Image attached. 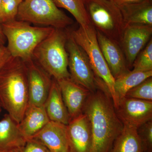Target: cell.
Returning <instances> with one entry per match:
<instances>
[{"label": "cell", "instance_id": "obj_13", "mask_svg": "<svg viewBox=\"0 0 152 152\" xmlns=\"http://www.w3.org/2000/svg\"><path fill=\"white\" fill-rule=\"evenodd\" d=\"M57 82L71 119L83 113L85 103L91 92L76 83L70 78Z\"/></svg>", "mask_w": 152, "mask_h": 152}, {"label": "cell", "instance_id": "obj_34", "mask_svg": "<svg viewBox=\"0 0 152 152\" xmlns=\"http://www.w3.org/2000/svg\"><path fill=\"white\" fill-rule=\"evenodd\" d=\"M111 1H113V0H111Z\"/></svg>", "mask_w": 152, "mask_h": 152}, {"label": "cell", "instance_id": "obj_1", "mask_svg": "<svg viewBox=\"0 0 152 152\" xmlns=\"http://www.w3.org/2000/svg\"><path fill=\"white\" fill-rule=\"evenodd\" d=\"M83 113L89 120L91 129L90 152H109L122 131L124 124L117 116L111 97L103 82L96 91L90 94Z\"/></svg>", "mask_w": 152, "mask_h": 152}, {"label": "cell", "instance_id": "obj_28", "mask_svg": "<svg viewBox=\"0 0 152 152\" xmlns=\"http://www.w3.org/2000/svg\"><path fill=\"white\" fill-rule=\"evenodd\" d=\"M8 49L5 46H0V69L12 58Z\"/></svg>", "mask_w": 152, "mask_h": 152}, {"label": "cell", "instance_id": "obj_31", "mask_svg": "<svg viewBox=\"0 0 152 152\" xmlns=\"http://www.w3.org/2000/svg\"><path fill=\"white\" fill-rule=\"evenodd\" d=\"M0 152H8L7 151H2V150H0Z\"/></svg>", "mask_w": 152, "mask_h": 152}, {"label": "cell", "instance_id": "obj_14", "mask_svg": "<svg viewBox=\"0 0 152 152\" xmlns=\"http://www.w3.org/2000/svg\"><path fill=\"white\" fill-rule=\"evenodd\" d=\"M96 35L99 46L114 79L130 71L120 44L98 31Z\"/></svg>", "mask_w": 152, "mask_h": 152}, {"label": "cell", "instance_id": "obj_30", "mask_svg": "<svg viewBox=\"0 0 152 152\" xmlns=\"http://www.w3.org/2000/svg\"><path fill=\"white\" fill-rule=\"evenodd\" d=\"M7 39L4 33H3L1 24L0 23V46H4Z\"/></svg>", "mask_w": 152, "mask_h": 152}, {"label": "cell", "instance_id": "obj_29", "mask_svg": "<svg viewBox=\"0 0 152 152\" xmlns=\"http://www.w3.org/2000/svg\"><path fill=\"white\" fill-rule=\"evenodd\" d=\"M144 1L145 0H113L112 1L118 6H120L140 3Z\"/></svg>", "mask_w": 152, "mask_h": 152}, {"label": "cell", "instance_id": "obj_6", "mask_svg": "<svg viewBox=\"0 0 152 152\" xmlns=\"http://www.w3.org/2000/svg\"><path fill=\"white\" fill-rule=\"evenodd\" d=\"M86 6L96 31L120 45L126 26L118 6L111 0H86Z\"/></svg>", "mask_w": 152, "mask_h": 152}, {"label": "cell", "instance_id": "obj_2", "mask_svg": "<svg viewBox=\"0 0 152 152\" xmlns=\"http://www.w3.org/2000/svg\"><path fill=\"white\" fill-rule=\"evenodd\" d=\"M28 104L26 63L12 57L0 69V104L18 124Z\"/></svg>", "mask_w": 152, "mask_h": 152}, {"label": "cell", "instance_id": "obj_21", "mask_svg": "<svg viewBox=\"0 0 152 152\" xmlns=\"http://www.w3.org/2000/svg\"><path fill=\"white\" fill-rule=\"evenodd\" d=\"M152 77V71L138 72L129 71L115 79L114 89L118 100L124 97L131 89Z\"/></svg>", "mask_w": 152, "mask_h": 152}, {"label": "cell", "instance_id": "obj_16", "mask_svg": "<svg viewBox=\"0 0 152 152\" xmlns=\"http://www.w3.org/2000/svg\"><path fill=\"white\" fill-rule=\"evenodd\" d=\"M44 107L50 121L66 125L70 121V116L64 102L59 86L54 78Z\"/></svg>", "mask_w": 152, "mask_h": 152}, {"label": "cell", "instance_id": "obj_19", "mask_svg": "<svg viewBox=\"0 0 152 152\" xmlns=\"http://www.w3.org/2000/svg\"><path fill=\"white\" fill-rule=\"evenodd\" d=\"M118 7L126 27L131 25L152 26V0Z\"/></svg>", "mask_w": 152, "mask_h": 152}, {"label": "cell", "instance_id": "obj_5", "mask_svg": "<svg viewBox=\"0 0 152 152\" xmlns=\"http://www.w3.org/2000/svg\"><path fill=\"white\" fill-rule=\"evenodd\" d=\"M69 32L74 40L86 53L95 75L107 86L115 108L119 101L114 89L115 79L99 46L96 30L91 23L87 27L80 26L77 29Z\"/></svg>", "mask_w": 152, "mask_h": 152}, {"label": "cell", "instance_id": "obj_18", "mask_svg": "<svg viewBox=\"0 0 152 152\" xmlns=\"http://www.w3.org/2000/svg\"><path fill=\"white\" fill-rule=\"evenodd\" d=\"M50 121L44 105H28L22 121L18 124L19 128L26 138H31Z\"/></svg>", "mask_w": 152, "mask_h": 152}, {"label": "cell", "instance_id": "obj_12", "mask_svg": "<svg viewBox=\"0 0 152 152\" xmlns=\"http://www.w3.org/2000/svg\"><path fill=\"white\" fill-rule=\"evenodd\" d=\"M70 152H90L92 143L91 124L83 113L71 119L67 125Z\"/></svg>", "mask_w": 152, "mask_h": 152}, {"label": "cell", "instance_id": "obj_23", "mask_svg": "<svg viewBox=\"0 0 152 152\" xmlns=\"http://www.w3.org/2000/svg\"><path fill=\"white\" fill-rule=\"evenodd\" d=\"M133 71L149 72L152 71V39L136 57L133 64Z\"/></svg>", "mask_w": 152, "mask_h": 152}, {"label": "cell", "instance_id": "obj_26", "mask_svg": "<svg viewBox=\"0 0 152 152\" xmlns=\"http://www.w3.org/2000/svg\"><path fill=\"white\" fill-rule=\"evenodd\" d=\"M137 130L143 152H152V120L142 125Z\"/></svg>", "mask_w": 152, "mask_h": 152}, {"label": "cell", "instance_id": "obj_32", "mask_svg": "<svg viewBox=\"0 0 152 152\" xmlns=\"http://www.w3.org/2000/svg\"><path fill=\"white\" fill-rule=\"evenodd\" d=\"M1 104H0V113H1Z\"/></svg>", "mask_w": 152, "mask_h": 152}, {"label": "cell", "instance_id": "obj_9", "mask_svg": "<svg viewBox=\"0 0 152 152\" xmlns=\"http://www.w3.org/2000/svg\"><path fill=\"white\" fill-rule=\"evenodd\" d=\"M115 110L123 124L137 129L152 120V101L124 97Z\"/></svg>", "mask_w": 152, "mask_h": 152}, {"label": "cell", "instance_id": "obj_4", "mask_svg": "<svg viewBox=\"0 0 152 152\" xmlns=\"http://www.w3.org/2000/svg\"><path fill=\"white\" fill-rule=\"evenodd\" d=\"M68 34V31L55 28L33 53V59L57 81L70 78L66 49Z\"/></svg>", "mask_w": 152, "mask_h": 152}, {"label": "cell", "instance_id": "obj_15", "mask_svg": "<svg viewBox=\"0 0 152 152\" xmlns=\"http://www.w3.org/2000/svg\"><path fill=\"white\" fill-rule=\"evenodd\" d=\"M31 138L46 147L50 152H70L67 135V125L50 121Z\"/></svg>", "mask_w": 152, "mask_h": 152}, {"label": "cell", "instance_id": "obj_8", "mask_svg": "<svg viewBox=\"0 0 152 152\" xmlns=\"http://www.w3.org/2000/svg\"><path fill=\"white\" fill-rule=\"evenodd\" d=\"M68 54V69L70 78L91 93L99 88L97 77L92 69L89 60L83 49L78 45L68 31L66 43Z\"/></svg>", "mask_w": 152, "mask_h": 152}, {"label": "cell", "instance_id": "obj_25", "mask_svg": "<svg viewBox=\"0 0 152 152\" xmlns=\"http://www.w3.org/2000/svg\"><path fill=\"white\" fill-rule=\"evenodd\" d=\"M125 97L152 101V77L128 91Z\"/></svg>", "mask_w": 152, "mask_h": 152}, {"label": "cell", "instance_id": "obj_3", "mask_svg": "<svg viewBox=\"0 0 152 152\" xmlns=\"http://www.w3.org/2000/svg\"><path fill=\"white\" fill-rule=\"evenodd\" d=\"M7 41V48L12 57L27 63L33 59L36 47L54 30L50 27L32 26L27 22L16 19L1 24Z\"/></svg>", "mask_w": 152, "mask_h": 152}, {"label": "cell", "instance_id": "obj_10", "mask_svg": "<svg viewBox=\"0 0 152 152\" xmlns=\"http://www.w3.org/2000/svg\"><path fill=\"white\" fill-rule=\"evenodd\" d=\"M152 35L151 26L131 25L125 27L120 45L129 69L132 68L136 57L152 39Z\"/></svg>", "mask_w": 152, "mask_h": 152}, {"label": "cell", "instance_id": "obj_7", "mask_svg": "<svg viewBox=\"0 0 152 152\" xmlns=\"http://www.w3.org/2000/svg\"><path fill=\"white\" fill-rule=\"evenodd\" d=\"M16 19L60 29H65L74 22L53 0H24Z\"/></svg>", "mask_w": 152, "mask_h": 152}, {"label": "cell", "instance_id": "obj_24", "mask_svg": "<svg viewBox=\"0 0 152 152\" xmlns=\"http://www.w3.org/2000/svg\"><path fill=\"white\" fill-rule=\"evenodd\" d=\"M24 0H1L0 23L1 24L16 19L19 7Z\"/></svg>", "mask_w": 152, "mask_h": 152}, {"label": "cell", "instance_id": "obj_17", "mask_svg": "<svg viewBox=\"0 0 152 152\" xmlns=\"http://www.w3.org/2000/svg\"><path fill=\"white\" fill-rule=\"evenodd\" d=\"M27 139L8 114L0 120V150L10 152L23 145Z\"/></svg>", "mask_w": 152, "mask_h": 152}, {"label": "cell", "instance_id": "obj_11", "mask_svg": "<svg viewBox=\"0 0 152 152\" xmlns=\"http://www.w3.org/2000/svg\"><path fill=\"white\" fill-rule=\"evenodd\" d=\"M26 63L28 71V105L43 106L48 96L53 78L34 60Z\"/></svg>", "mask_w": 152, "mask_h": 152}, {"label": "cell", "instance_id": "obj_27", "mask_svg": "<svg viewBox=\"0 0 152 152\" xmlns=\"http://www.w3.org/2000/svg\"><path fill=\"white\" fill-rule=\"evenodd\" d=\"M10 152H50L46 147L32 138L28 139L23 145Z\"/></svg>", "mask_w": 152, "mask_h": 152}, {"label": "cell", "instance_id": "obj_33", "mask_svg": "<svg viewBox=\"0 0 152 152\" xmlns=\"http://www.w3.org/2000/svg\"><path fill=\"white\" fill-rule=\"evenodd\" d=\"M1 0H0V4H1Z\"/></svg>", "mask_w": 152, "mask_h": 152}, {"label": "cell", "instance_id": "obj_20", "mask_svg": "<svg viewBox=\"0 0 152 152\" xmlns=\"http://www.w3.org/2000/svg\"><path fill=\"white\" fill-rule=\"evenodd\" d=\"M137 129L124 125L109 152H143Z\"/></svg>", "mask_w": 152, "mask_h": 152}, {"label": "cell", "instance_id": "obj_22", "mask_svg": "<svg viewBox=\"0 0 152 152\" xmlns=\"http://www.w3.org/2000/svg\"><path fill=\"white\" fill-rule=\"evenodd\" d=\"M59 8L65 9L72 15L80 26L91 24L86 6V0H53Z\"/></svg>", "mask_w": 152, "mask_h": 152}]
</instances>
